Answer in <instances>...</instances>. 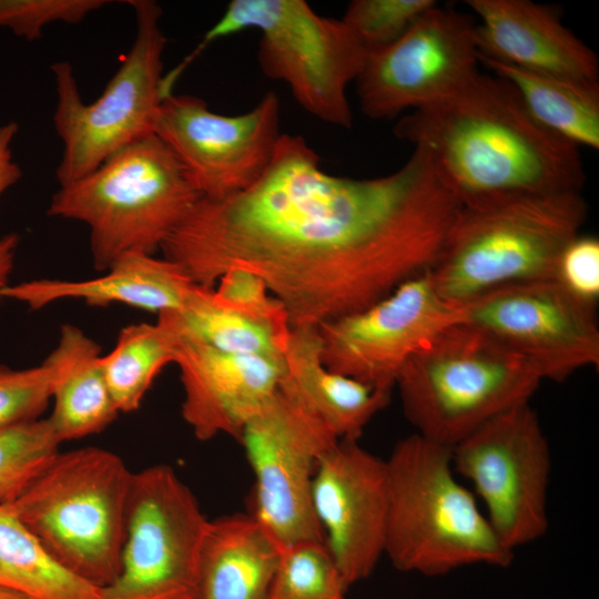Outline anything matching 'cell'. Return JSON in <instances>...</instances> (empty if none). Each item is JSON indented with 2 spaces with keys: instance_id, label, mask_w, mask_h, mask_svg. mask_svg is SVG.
<instances>
[{
  "instance_id": "cell-1",
  "label": "cell",
  "mask_w": 599,
  "mask_h": 599,
  "mask_svg": "<svg viewBox=\"0 0 599 599\" xmlns=\"http://www.w3.org/2000/svg\"><path fill=\"white\" fill-rule=\"evenodd\" d=\"M459 207L422 149L389 174L353 179L324 171L303 136L281 134L255 183L201 196L161 251L203 287L248 271L292 328L318 326L429 271Z\"/></svg>"
},
{
  "instance_id": "cell-2",
  "label": "cell",
  "mask_w": 599,
  "mask_h": 599,
  "mask_svg": "<svg viewBox=\"0 0 599 599\" xmlns=\"http://www.w3.org/2000/svg\"><path fill=\"white\" fill-rule=\"evenodd\" d=\"M395 133L426 152L460 205L581 191L585 183L579 148L542 128L495 74L478 71L454 93L403 116Z\"/></svg>"
},
{
  "instance_id": "cell-3",
  "label": "cell",
  "mask_w": 599,
  "mask_h": 599,
  "mask_svg": "<svg viewBox=\"0 0 599 599\" xmlns=\"http://www.w3.org/2000/svg\"><path fill=\"white\" fill-rule=\"evenodd\" d=\"M581 191L460 205L429 268L437 292L463 307L490 291L551 280L564 246L587 220Z\"/></svg>"
},
{
  "instance_id": "cell-4",
  "label": "cell",
  "mask_w": 599,
  "mask_h": 599,
  "mask_svg": "<svg viewBox=\"0 0 599 599\" xmlns=\"http://www.w3.org/2000/svg\"><path fill=\"white\" fill-rule=\"evenodd\" d=\"M385 460L384 555L397 570L439 577L473 565L510 566L514 551L455 478L451 448L414 433L397 441Z\"/></svg>"
},
{
  "instance_id": "cell-5",
  "label": "cell",
  "mask_w": 599,
  "mask_h": 599,
  "mask_svg": "<svg viewBox=\"0 0 599 599\" xmlns=\"http://www.w3.org/2000/svg\"><path fill=\"white\" fill-rule=\"evenodd\" d=\"M200 197L172 151L151 134L59 185L48 214L89 227L93 266L104 272L125 255H154Z\"/></svg>"
},
{
  "instance_id": "cell-6",
  "label": "cell",
  "mask_w": 599,
  "mask_h": 599,
  "mask_svg": "<svg viewBox=\"0 0 599 599\" xmlns=\"http://www.w3.org/2000/svg\"><path fill=\"white\" fill-rule=\"evenodd\" d=\"M541 382L526 359L463 321L418 348L395 387L415 433L453 448L494 417L529 403Z\"/></svg>"
},
{
  "instance_id": "cell-7",
  "label": "cell",
  "mask_w": 599,
  "mask_h": 599,
  "mask_svg": "<svg viewBox=\"0 0 599 599\" xmlns=\"http://www.w3.org/2000/svg\"><path fill=\"white\" fill-rule=\"evenodd\" d=\"M132 475L111 450H59L9 506L59 565L102 589L120 572Z\"/></svg>"
},
{
  "instance_id": "cell-8",
  "label": "cell",
  "mask_w": 599,
  "mask_h": 599,
  "mask_svg": "<svg viewBox=\"0 0 599 599\" xmlns=\"http://www.w3.org/2000/svg\"><path fill=\"white\" fill-rule=\"evenodd\" d=\"M246 29L261 34L257 62L266 77L287 84L318 120L352 126L347 88L367 52L342 20L319 16L304 0H232L174 72L181 75L211 42Z\"/></svg>"
},
{
  "instance_id": "cell-9",
  "label": "cell",
  "mask_w": 599,
  "mask_h": 599,
  "mask_svg": "<svg viewBox=\"0 0 599 599\" xmlns=\"http://www.w3.org/2000/svg\"><path fill=\"white\" fill-rule=\"evenodd\" d=\"M128 3L135 16V38L97 100L83 102L69 62L51 67L57 93L53 124L63 144L55 171L59 185L84 176L113 153L154 134L164 99L162 10L150 0Z\"/></svg>"
},
{
  "instance_id": "cell-10",
  "label": "cell",
  "mask_w": 599,
  "mask_h": 599,
  "mask_svg": "<svg viewBox=\"0 0 599 599\" xmlns=\"http://www.w3.org/2000/svg\"><path fill=\"white\" fill-rule=\"evenodd\" d=\"M210 520L175 470L133 473L121 568L102 599H196L201 549Z\"/></svg>"
},
{
  "instance_id": "cell-11",
  "label": "cell",
  "mask_w": 599,
  "mask_h": 599,
  "mask_svg": "<svg viewBox=\"0 0 599 599\" xmlns=\"http://www.w3.org/2000/svg\"><path fill=\"white\" fill-rule=\"evenodd\" d=\"M451 464L473 484L506 548L514 551L547 532L551 453L529 403L501 413L455 445Z\"/></svg>"
},
{
  "instance_id": "cell-12",
  "label": "cell",
  "mask_w": 599,
  "mask_h": 599,
  "mask_svg": "<svg viewBox=\"0 0 599 599\" xmlns=\"http://www.w3.org/2000/svg\"><path fill=\"white\" fill-rule=\"evenodd\" d=\"M254 475L251 516L284 548L323 541L312 485L323 456L339 440L311 412L278 388L237 439Z\"/></svg>"
},
{
  "instance_id": "cell-13",
  "label": "cell",
  "mask_w": 599,
  "mask_h": 599,
  "mask_svg": "<svg viewBox=\"0 0 599 599\" xmlns=\"http://www.w3.org/2000/svg\"><path fill=\"white\" fill-rule=\"evenodd\" d=\"M473 18L438 3L397 40L367 53L356 78L362 112L392 119L441 100L478 72Z\"/></svg>"
},
{
  "instance_id": "cell-14",
  "label": "cell",
  "mask_w": 599,
  "mask_h": 599,
  "mask_svg": "<svg viewBox=\"0 0 599 599\" xmlns=\"http://www.w3.org/2000/svg\"><path fill=\"white\" fill-rule=\"evenodd\" d=\"M154 134L172 151L197 193L222 199L255 183L280 140V102L267 92L250 111L224 115L189 94L166 95Z\"/></svg>"
},
{
  "instance_id": "cell-15",
  "label": "cell",
  "mask_w": 599,
  "mask_h": 599,
  "mask_svg": "<svg viewBox=\"0 0 599 599\" xmlns=\"http://www.w3.org/2000/svg\"><path fill=\"white\" fill-rule=\"evenodd\" d=\"M463 321V307L437 292L427 271L373 305L318 325L322 359L332 372L392 393L409 357Z\"/></svg>"
},
{
  "instance_id": "cell-16",
  "label": "cell",
  "mask_w": 599,
  "mask_h": 599,
  "mask_svg": "<svg viewBox=\"0 0 599 599\" xmlns=\"http://www.w3.org/2000/svg\"><path fill=\"white\" fill-rule=\"evenodd\" d=\"M465 322L526 359L542 380L564 382L598 366L596 308L552 280L500 287L463 306Z\"/></svg>"
},
{
  "instance_id": "cell-17",
  "label": "cell",
  "mask_w": 599,
  "mask_h": 599,
  "mask_svg": "<svg viewBox=\"0 0 599 599\" xmlns=\"http://www.w3.org/2000/svg\"><path fill=\"white\" fill-rule=\"evenodd\" d=\"M312 505L347 587L368 578L385 550L386 460L355 439H339L318 463Z\"/></svg>"
},
{
  "instance_id": "cell-18",
  "label": "cell",
  "mask_w": 599,
  "mask_h": 599,
  "mask_svg": "<svg viewBox=\"0 0 599 599\" xmlns=\"http://www.w3.org/2000/svg\"><path fill=\"white\" fill-rule=\"evenodd\" d=\"M173 363L183 387L182 417L202 441L222 434L238 439L284 372L283 358L229 354L181 338Z\"/></svg>"
},
{
  "instance_id": "cell-19",
  "label": "cell",
  "mask_w": 599,
  "mask_h": 599,
  "mask_svg": "<svg viewBox=\"0 0 599 599\" xmlns=\"http://www.w3.org/2000/svg\"><path fill=\"white\" fill-rule=\"evenodd\" d=\"M478 17V55L541 74L599 83L595 51L551 6L530 0H467Z\"/></svg>"
},
{
  "instance_id": "cell-20",
  "label": "cell",
  "mask_w": 599,
  "mask_h": 599,
  "mask_svg": "<svg viewBox=\"0 0 599 599\" xmlns=\"http://www.w3.org/2000/svg\"><path fill=\"white\" fill-rule=\"evenodd\" d=\"M195 286L179 265L164 257L130 254L114 262L101 276L8 284L0 291V297L21 302L31 309L61 300H82L92 306L119 303L159 314L180 311Z\"/></svg>"
},
{
  "instance_id": "cell-21",
  "label": "cell",
  "mask_w": 599,
  "mask_h": 599,
  "mask_svg": "<svg viewBox=\"0 0 599 599\" xmlns=\"http://www.w3.org/2000/svg\"><path fill=\"white\" fill-rule=\"evenodd\" d=\"M278 389L316 416L337 439L358 440L385 408L390 392L373 388L328 369L322 359L317 326L292 328Z\"/></svg>"
},
{
  "instance_id": "cell-22",
  "label": "cell",
  "mask_w": 599,
  "mask_h": 599,
  "mask_svg": "<svg viewBox=\"0 0 599 599\" xmlns=\"http://www.w3.org/2000/svg\"><path fill=\"white\" fill-rule=\"evenodd\" d=\"M281 551L251 515L210 520L200 555L196 599H266Z\"/></svg>"
},
{
  "instance_id": "cell-23",
  "label": "cell",
  "mask_w": 599,
  "mask_h": 599,
  "mask_svg": "<svg viewBox=\"0 0 599 599\" xmlns=\"http://www.w3.org/2000/svg\"><path fill=\"white\" fill-rule=\"evenodd\" d=\"M101 357L100 346L81 328L63 324L43 361L52 375L53 406L47 418L60 444L100 433L120 414Z\"/></svg>"
},
{
  "instance_id": "cell-24",
  "label": "cell",
  "mask_w": 599,
  "mask_h": 599,
  "mask_svg": "<svg viewBox=\"0 0 599 599\" xmlns=\"http://www.w3.org/2000/svg\"><path fill=\"white\" fill-rule=\"evenodd\" d=\"M176 338L215 351L283 358L292 327L287 318L268 317L235 307L213 288L196 285L180 311L159 313Z\"/></svg>"
},
{
  "instance_id": "cell-25",
  "label": "cell",
  "mask_w": 599,
  "mask_h": 599,
  "mask_svg": "<svg viewBox=\"0 0 599 599\" xmlns=\"http://www.w3.org/2000/svg\"><path fill=\"white\" fill-rule=\"evenodd\" d=\"M518 93L530 115L547 131L577 146L599 149V83L526 71L479 57Z\"/></svg>"
},
{
  "instance_id": "cell-26",
  "label": "cell",
  "mask_w": 599,
  "mask_h": 599,
  "mask_svg": "<svg viewBox=\"0 0 599 599\" xmlns=\"http://www.w3.org/2000/svg\"><path fill=\"white\" fill-rule=\"evenodd\" d=\"M0 588L27 599H102L100 588L44 550L9 505L0 506Z\"/></svg>"
},
{
  "instance_id": "cell-27",
  "label": "cell",
  "mask_w": 599,
  "mask_h": 599,
  "mask_svg": "<svg viewBox=\"0 0 599 599\" xmlns=\"http://www.w3.org/2000/svg\"><path fill=\"white\" fill-rule=\"evenodd\" d=\"M176 337L160 315L153 324H130L101 357L102 370L120 413L136 410L162 368L173 363Z\"/></svg>"
},
{
  "instance_id": "cell-28",
  "label": "cell",
  "mask_w": 599,
  "mask_h": 599,
  "mask_svg": "<svg viewBox=\"0 0 599 599\" xmlns=\"http://www.w3.org/2000/svg\"><path fill=\"white\" fill-rule=\"evenodd\" d=\"M345 583L323 541L282 548L266 599H346Z\"/></svg>"
},
{
  "instance_id": "cell-29",
  "label": "cell",
  "mask_w": 599,
  "mask_h": 599,
  "mask_svg": "<svg viewBox=\"0 0 599 599\" xmlns=\"http://www.w3.org/2000/svg\"><path fill=\"white\" fill-rule=\"evenodd\" d=\"M60 445L48 418L0 426V506L26 490Z\"/></svg>"
},
{
  "instance_id": "cell-30",
  "label": "cell",
  "mask_w": 599,
  "mask_h": 599,
  "mask_svg": "<svg viewBox=\"0 0 599 599\" xmlns=\"http://www.w3.org/2000/svg\"><path fill=\"white\" fill-rule=\"evenodd\" d=\"M434 0H353L341 19L367 53L397 40Z\"/></svg>"
},
{
  "instance_id": "cell-31",
  "label": "cell",
  "mask_w": 599,
  "mask_h": 599,
  "mask_svg": "<svg viewBox=\"0 0 599 599\" xmlns=\"http://www.w3.org/2000/svg\"><path fill=\"white\" fill-rule=\"evenodd\" d=\"M51 390L52 375L44 362L21 369L0 365V426L40 418Z\"/></svg>"
},
{
  "instance_id": "cell-32",
  "label": "cell",
  "mask_w": 599,
  "mask_h": 599,
  "mask_svg": "<svg viewBox=\"0 0 599 599\" xmlns=\"http://www.w3.org/2000/svg\"><path fill=\"white\" fill-rule=\"evenodd\" d=\"M106 3L105 0H0V27L34 41L41 38L45 26L78 23Z\"/></svg>"
},
{
  "instance_id": "cell-33",
  "label": "cell",
  "mask_w": 599,
  "mask_h": 599,
  "mask_svg": "<svg viewBox=\"0 0 599 599\" xmlns=\"http://www.w3.org/2000/svg\"><path fill=\"white\" fill-rule=\"evenodd\" d=\"M552 281L582 304L596 308L599 300V240L578 234L561 250Z\"/></svg>"
},
{
  "instance_id": "cell-34",
  "label": "cell",
  "mask_w": 599,
  "mask_h": 599,
  "mask_svg": "<svg viewBox=\"0 0 599 599\" xmlns=\"http://www.w3.org/2000/svg\"><path fill=\"white\" fill-rule=\"evenodd\" d=\"M222 301L251 313L287 318L286 311L255 274L241 270L226 271L213 287Z\"/></svg>"
},
{
  "instance_id": "cell-35",
  "label": "cell",
  "mask_w": 599,
  "mask_h": 599,
  "mask_svg": "<svg viewBox=\"0 0 599 599\" xmlns=\"http://www.w3.org/2000/svg\"><path fill=\"white\" fill-rule=\"evenodd\" d=\"M13 121L0 125V196L22 176V171L12 159L11 143L18 133Z\"/></svg>"
},
{
  "instance_id": "cell-36",
  "label": "cell",
  "mask_w": 599,
  "mask_h": 599,
  "mask_svg": "<svg viewBox=\"0 0 599 599\" xmlns=\"http://www.w3.org/2000/svg\"><path fill=\"white\" fill-rule=\"evenodd\" d=\"M18 244L19 236L14 233L0 236V291L9 284Z\"/></svg>"
},
{
  "instance_id": "cell-37",
  "label": "cell",
  "mask_w": 599,
  "mask_h": 599,
  "mask_svg": "<svg viewBox=\"0 0 599 599\" xmlns=\"http://www.w3.org/2000/svg\"><path fill=\"white\" fill-rule=\"evenodd\" d=\"M0 599H27V598L0 588Z\"/></svg>"
}]
</instances>
